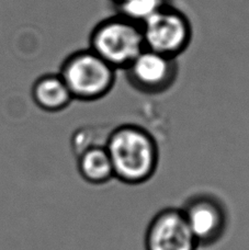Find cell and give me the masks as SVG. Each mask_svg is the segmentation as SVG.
Here are the masks:
<instances>
[{"instance_id": "1", "label": "cell", "mask_w": 249, "mask_h": 250, "mask_svg": "<svg viewBox=\"0 0 249 250\" xmlns=\"http://www.w3.org/2000/svg\"><path fill=\"white\" fill-rule=\"evenodd\" d=\"M104 145L114 178L123 184H145L156 172L159 163L157 142L140 125L122 124L114 127L109 132Z\"/></svg>"}, {"instance_id": "11", "label": "cell", "mask_w": 249, "mask_h": 250, "mask_svg": "<svg viewBox=\"0 0 249 250\" xmlns=\"http://www.w3.org/2000/svg\"><path fill=\"white\" fill-rule=\"evenodd\" d=\"M110 1L112 2V4H115V3H117V2H119L120 0H110Z\"/></svg>"}, {"instance_id": "5", "label": "cell", "mask_w": 249, "mask_h": 250, "mask_svg": "<svg viewBox=\"0 0 249 250\" xmlns=\"http://www.w3.org/2000/svg\"><path fill=\"white\" fill-rule=\"evenodd\" d=\"M180 209L199 247L213 246L224 237L228 213L224 203L214 194H193Z\"/></svg>"}, {"instance_id": "3", "label": "cell", "mask_w": 249, "mask_h": 250, "mask_svg": "<svg viewBox=\"0 0 249 250\" xmlns=\"http://www.w3.org/2000/svg\"><path fill=\"white\" fill-rule=\"evenodd\" d=\"M88 47L115 70H124L145 44L141 25L115 13L93 26Z\"/></svg>"}, {"instance_id": "9", "label": "cell", "mask_w": 249, "mask_h": 250, "mask_svg": "<svg viewBox=\"0 0 249 250\" xmlns=\"http://www.w3.org/2000/svg\"><path fill=\"white\" fill-rule=\"evenodd\" d=\"M79 175L91 185H104L114 179L112 164L105 145H93L77 156Z\"/></svg>"}, {"instance_id": "4", "label": "cell", "mask_w": 249, "mask_h": 250, "mask_svg": "<svg viewBox=\"0 0 249 250\" xmlns=\"http://www.w3.org/2000/svg\"><path fill=\"white\" fill-rule=\"evenodd\" d=\"M145 48L172 59L188 50L193 28L188 16L171 3L162 8L141 24Z\"/></svg>"}, {"instance_id": "10", "label": "cell", "mask_w": 249, "mask_h": 250, "mask_svg": "<svg viewBox=\"0 0 249 250\" xmlns=\"http://www.w3.org/2000/svg\"><path fill=\"white\" fill-rule=\"evenodd\" d=\"M168 3L170 0H120L113 7L117 15L141 25Z\"/></svg>"}, {"instance_id": "2", "label": "cell", "mask_w": 249, "mask_h": 250, "mask_svg": "<svg viewBox=\"0 0 249 250\" xmlns=\"http://www.w3.org/2000/svg\"><path fill=\"white\" fill-rule=\"evenodd\" d=\"M117 73L118 70L89 47L69 54L59 71L74 100L83 102L97 101L108 96L115 84Z\"/></svg>"}, {"instance_id": "6", "label": "cell", "mask_w": 249, "mask_h": 250, "mask_svg": "<svg viewBox=\"0 0 249 250\" xmlns=\"http://www.w3.org/2000/svg\"><path fill=\"white\" fill-rule=\"evenodd\" d=\"M128 84L143 95L157 96L167 92L179 75L178 59L144 48L123 70Z\"/></svg>"}, {"instance_id": "8", "label": "cell", "mask_w": 249, "mask_h": 250, "mask_svg": "<svg viewBox=\"0 0 249 250\" xmlns=\"http://www.w3.org/2000/svg\"><path fill=\"white\" fill-rule=\"evenodd\" d=\"M32 99L40 109L51 113L61 112L74 101L72 93L59 73L45 74L35 80L32 86Z\"/></svg>"}, {"instance_id": "7", "label": "cell", "mask_w": 249, "mask_h": 250, "mask_svg": "<svg viewBox=\"0 0 249 250\" xmlns=\"http://www.w3.org/2000/svg\"><path fill=\"white\" fill-rule=\"evenodd\" d=\"M145 250H198L180 208H167L155 215L146 229Z\"/></svg>"}]
</instances>
